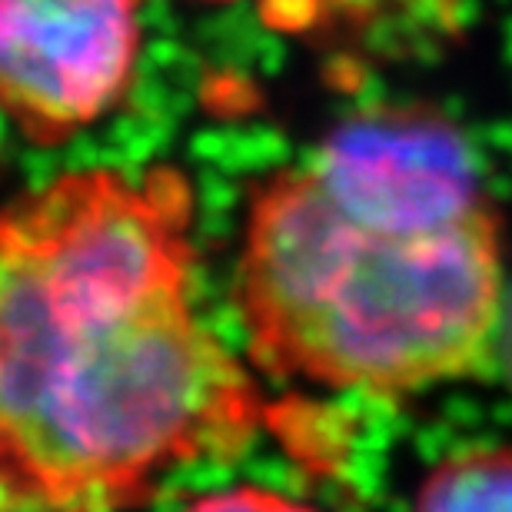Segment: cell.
I'll return each mask as SVG.
<instances>
[{
  "label": "cell",
  "mask_w": 512,
  "mask_h": 512,
  "mask_svg": "<svg viewBox=\"0 0 512 512\" xmlns=\"http://www.w3.org/2000/svg\"><path fill=\"white\" fill-rule=\"evenodd\" d=\"M193 220L170 163L0 210V506H137L250 446L263 396L193 310Z\"/></svg>",
  "instance_id": "6da1fadb"
},
{
  "label": "cell",
  "mask_w": 512,
  "mask_h": 512,
  "mask_svg": "<svg viewBox=\"0 0 512 512\" xmlns=\"http://www.w3.org/2000/svg\"><path fill=\"white\" fill-rule=\"evenodd\" d=\"M237 310L273 376L399 396L483 373L503 247L463 137L373 114L273 177L250 210Z\"/></svg>",
  "instance_id": "7a4b0ae2"
},
{
  "label": "cell",
  "mask_w": 512,
  "mask_h": 512,
  "mask_svg": "<svg viewBox=\"0 0 512 512\" xmlns=\"http://www.w3.org/2000/svg\"><path fill=\"white\" fill-rule=\"evenodd\" d=\"M137 54L140 0H0V114L64 143L127 97Z\"/></svg>",
  "instance_id": "3957f363"
},
{
  "label": "cell",
  "mask_w": 512,
  "mask_h": 512,
  "mask_svg": "<svg viewBox=\"0 0 512 512\" xmlns=\"http://www.w3.org/2000/svg\"><path fill=\"white\" fill-rule=\"evenodd\" d=\"M419 509H512V449H466L443 459L416 496Z\"/></svg>",
  "instance_id": "277c9868"
},
{
  "label": "cell",
  "mask_w": 512,
  "mask_h": 512,
  "mask_svg": "<svg viewBox=\"0 0 512 512\" xmlns=\"http://www.w3.org/2000/svg\"><path fill=\"white\" fill-rule=\"evenodd\" d=\"M193 506L200 509H270V506H293V499L286 496H273V493H260V489H253V493H223V496H203L197 499Z\"/></svg>",
  "instance_id": "5b68a950"
}]
</instances>
